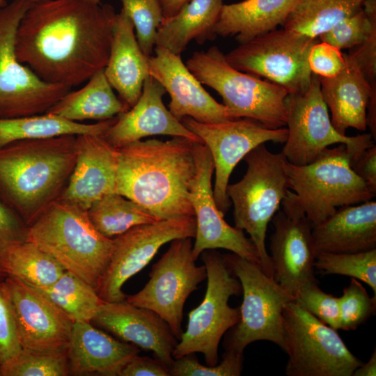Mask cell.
Listing matches in <instances>:
<instances>
[{
    "label": "cell",
    "mask_w": 376,
    "mask_h": 376,
    "mask_svg": "<svg viewBox=\"0 0 376 376\" xmlns=\"http://www.w3.org/2000/svg\"><path fill=\"white\" fill-rule=\"evenodd\" d=\"M116 14L87 0L33 3L17 31V58L45 82L83 84L107 65Z\"/></svg>",
    "instance_id": "obj_1"
},
{
    "label": "cell",
    "mask_w": 376,
    "mask_h": 376,
    "mask_svg": "<svg viewBox=\"0 0 376 376\" xmlns=\"http://www.w3.org/2000/svg\"><path fill=\"white\" fill-rule=\"evenodd\" d=\"M173 136L136 141L118 149L116 192L159 220L194 216L189 188L196 173L194 143Z\"/></svg>",
    "instance_id": "obj_2"
},
{
    "label": "cell",
    "mask_w": 376,
    "mask_h": 376,
    "mask_svg": "<svg viewBox=\"0 0 376 376\" xmlns=\"http://www.w3.org/2000/svg\"><path fill=\"white\" fill-rule=\"evenodd\" d=\"M75 160L76 135L0 147V201L30 226L61 196Z\"/></svg>",
    "instance_id": "obj_3"
},
{
    "label": "cell",
    "mask_w": 376,
    "mask_h": 376,
    "mask_svg": "<svg viewBox=\"0 0 376 376\" xmlns=\"http://www.w3.org/2000/svg\"><path fill=\"white\" fill-rule=\"evenodd\" d=\"M26 241L53 256L95 290L109 263L113 239L99 233L87 210L58 198L30 226Z\"/></svg>",
    "instance_id": "obj_4"
},
{
    "label": "cell",
    "mask_w": 376,
    "mask_h": 376,
    "mask_svg": "<svg viewBox=\"0 0 376 376\" xmlns=\"http://www.w3.org/2000/svg\"><path fill=\"white\" fill-rule=\"evenodd\" d=\"M244 159L246 172L236 183L228 184L226 194L233 205L235 227L245 230L254 244L263 271L274 278L271 258L265 246L267 225L290 190L286 159L273 153L265 143L250 151Z\"/></svg>",
    "instance_id": "obj_5"
},
{
    "label": "cell",
    "mask_w": 376,
    "mask_h": 376,
    "mask_svg": "<svg viewBox=\"0 0 376 376\" xmlns=\"http://www.w3.org/2000/svg\"><path fill=\"white\" fill-rule=\"evenodd\" d=\"M185 64L222 97L230 119L249 118L269 129L285 127L288 93L283 87L235 69L217 46L194 52Z\"/></svg>",
    "instance_id": "obj_6"
},
{
    "label": "cell",
    "mask_w": 376,
    "mask_h": 376,
    "mask_svg": "<svg viewBox=\"0 0 376 376\" xmlns=\"http://www.w3.org/2000/svg\"><path fill=\"white\" fill-rule=\"evenodd\" d=\"M361 154L340 143L336 148H327L308 164L296 166L286 162L290 189L297 195L312 227L325 221L341 206L358 204L375 196L352 169L351 164Z\"/></svg>",
    "instance_id": "obj_7"
},
{
    "label": "cell",
    "mask_w": 376,
    "mask_h": 376,
    "mask_svg": "<svg viewBox=\"0 0 376 376\" xmlns=\"http://www.w3.org/2000/svg\"><path fill=\"white\" fill-rule=\"evenodd\" d=\"M223 255L243 293L240 320L225 336V350L244 353L248 345L258 340L270 341L283 350L282 313L294 298L258 263L233 253Z\"/></svg>",
    "instance_id": "obj_8"
},
{
    "label": "cell",
    "mask_w": 376,
    "mask_h": 376,
    "mask_svg": "<svg viewBox=\"0 0 376 376\" xmlns=\"http://www.w3.org/2000/svg\"><path fill=\"white\" fill-rule=\"evenodd\" d=\"M207 285L201 303L189 313L186 331L182 332L173 352V359L201 352L207 366L219 362L218 348L222 336L240 317V307L228 304L231 296L242 292L239 279L232 272L224 255L215 249L202 252Z\"/></svg>",
    "instance_id": "obj_9"
},
{
    "label": "cell",
    "mask_w": 376,
    "mask_h": 376,
    "mask_svg": "<svg viewBox=\"0 0 376 376\" xmlns=\"http://www.w3.org/2000/svg\"><path fill=\"white\" fill-rule=\"evenodd\" d=\"M282 320L288 376H352L363 363L336 329L294 300L284 307Z\"/></svg>",
    "instance_id": "obj_10"
},
{
    "label": "cell",
    "mask_w": 376,
    "mask_h": 376,
    "mask_svg": "<svg viewBox=\"0 0 376 376\" xmlns=\"http://www.w3.org/2000/svg\"><path fill=\"white\" fill-rule=\"evenodd\" d=\"M32 3L13 0L0 8V118L45 113L71 91L44 81L17 58V31Z\"/></svg>",
    "instance_id": "obj_11"
},
{
    "label": "cell",
    "mask_w": 376,
    "mask_h": 376,
    "mask_svg": "<svg viewBox=\"0 0 376 376\" xmlns=\"http://www.w3.org/2000/svg\"><path fill=\"white\" fill-rule=\"evenodd\" d=\"M318 42L281 28L258 36L225 54L235 69L285 88L288 94L305 91L311 81L308 56Z\"/></svg>",
    "instance_id": "obj_12"
},
{
    "label": "cell",
    "mask_w": 376,
    "mask_h": 376,
    "mask_svg": "<svg viewBox=\"0 0 376 376\" xmlns=\"http://www.w3.org/2000/svg\"><path fill=\"white\" fill-rule=\"evenodd\" d=\"M285 104L288 137L281 152L291 164H308L335 143L345 144L359 154L375 144L370 133L348 136L335 130L321 95L320 77L313 73L308 88L288 94Z\"/></svg>",
    "instance_id": "obj_13"
},
{
    "label": "cell",
    "mask_w": 376,
    "mask_h": 376,
    "mask_svg": "<svg viewBox=\"0 0 376 376\" xmlns=\"http://www.w3.org/2000/svg\"><path fill=\"white\" fill-rule=\"evenodd\" d=\"M191 238L171 241L168 250L152 267L150 279L137 293L126 297L130 303L157 313L178 340L182 334L185 303L198 284L207 279L204 265L197 266Z\"/></svg>",
    "instance_id": "obj_14"
},
{
    "label": "cell",
    "mask_w": 376,
    "mask_h": 376,
    "mask_svg": "<svg viewBox=\"0 0 376 376\" xmlns=\"http://www.w3.org/2000/svg\"><path fill=\"white\" fill-rule=\"evenodd\" d=\"M194 216L180 217L132 227L113 239L109 263L96 290L104 302L126 299L125 283L144 268L164 244L195 237Z\"/></svg>",
    "instance_id": "obj_15"
},
{
    "label": "cell",
    "mask_w": 376,
    "mask_h": 376,
    "mask_svg": "<svg viewBox=\"0 0 376 376\" xmlns=\"http://www.w3.org/2000/svg\"><path fill=\"white\" fill-rule=\"evenodd\" d=\"M181 122L210 152L215 173L214 198L224 215L231 205L226 189L236 165L258 146L267 141L284 143L288 137L285 127L269 129L245 118L205 123L185 117Z\"/></svg>",
    "instance_id": "obj_16"
},
{
    "label": "cell",
    "mask_w": 376,
    "mask_h": 376,
    "mask_svg": "<svg viewBox=\"0 0 376 376\" xmlns=\"http://www.w3.org/2000/svg\"><path fill=\"white\" fill-rule=\"evenodd\" d=\"M272 221L271 262L274 279L294 299L304 285L317 281L314 263L317 252L312 226L297 195L289 190Z\"/></svg>",
    "instance_id": "obj_17"
},
{
    "label": "cell",
    "mask_w": 376,
    "mask_h": 376,
    "mask_svg": "<svg viewBox=\"0 0 376 376\" xmlns=\"http://www.w3.org/2000/svg\"><path fill=\"white\" fill-rule=\"evenodd\" d=\"M194 153L196 173L189 188V199L196 222L192 248L194 259L205 250L224 249L260 265L251 239L245 236L244 230L228 224L217 206L212 187L214 163L209 149L204 143L195 142Z\"/></svg>",
    "instance_id": "obj_18"
},
{
    "label": "cell",
    "mask_w": 376,
    "mask_h": 376,
    "mask_svg": "<svg viewBox=\"0 0 376 376\" xmlns=\"http://www.w3.org/2000/svg\"><path fill=\"white\" fill-rule=\"evenodd\" d=\"M22 348L56 351L68 348L73 322L36 288L22 280L5 279Z\"/></svg>",
    "instance_id": "obj_19"
},
{
    "label": "cell",
    "mask_w": 376,
    "mask_h": 376,
    "mask_svg": "<svg viewBox=\"0 0 376 376\" xmlns=\"http://www.w3.org/2000/svg\"><path fill=\"white\" fill-rule=\"evenodd\" d=\"M148 58L149 75L156 79L170 96V112L179 120L185 117L205 123L230 119L225 106L216 101L188 69L180 55L155 47Z\"/></svg>",
    "instance_id": "obj_20"
},
{
    "label": "cell",
    "mask_w": 376,
    "mask_h": 376,
    "mask_svg": "<svg viewBox=\"0 0 376 376\" xmlns=\"http://www.w3.org/2000/svg\"><path fill=\"white\" fill-rule=\"evenodd\" d=\"M120 338L153 353L168 368L178 340L169 325L155 311L136 306L126 299L104 302L91 323Z\"/></svg>",
    "instance_id": "obj_21"
},
{
    "label": "cell",
    "mask_w": 376,
    "mask_h": 376,
    "mask_svg": "<svg viewBox=\"0 0 376 376\" xmlns=\"http://www.w3.org/2000/svg\"><path fill=\"white\" fill-rule=\"evenodd\" d=\"M118 149L103 135H76V160L59 198L88 210L103 196L116 192Z\"/></svg>",
    "instance_id": "obj_22"
},
{
    "label": "cell",
    "mask_w": 376,
    "mask_h": 376,
    "mask_svg": "<svg viewBox=\"0 0 376 376\" xmlns=\"http://www.w3.org/2000/svg\"><path fill=\"white\" fill-rule=\"evenodd\" d=\"M165 93L164 88L149 75L135 104L118 115L103 135L107 142L119 148L149 136L169 135L203 143L166 108L162 100Z\"/></svg>",
    "instance_id": "obj_23"
},
{
    "label": "cell",
    "mask_w": 376,
    "mask_h": 376,
    "mask_svg": "<svg viewBox=\"0 0 376 376\" xmlns=\"http://www.w3.org/2000/svg\"><path fill=\"white\" fill-rule=\"evenodd\" d=\"M67 351L70 375L78 376H119L139 353L137 346L116 340L86 322L73 323Z\"/></svg>",
    "instance_id": "obj_24"
},
{
    "label": "cell",
    "mask_w": 376,
    "mask_h": 376,
    "mask_svg": "<svg viewBox=\"0 0 376 376\" xmlns=\"http://www.w3.org/2000/svg\"><path fill=\"white\" fill-rule=\"evenodd\" d=\"M317 254L357 253L376 249V202L341 206L312 227Z\"/></svg>",
    "instance_id": "obj_25"
},
{
    "label": "cell",
    "mask_w": 376,
    "mask_h": 376,
    "mask_svg": "<svg viewBox=\"0 0 376 376\" xmlns=\"http://www.w3.org/2000/svg\"><path fill=\"white\" fill-rule=\"evenodd\" d=\"M148 58L139 45L131 19L121 9L113 20L110 53L104 72L129 108L137 102L149 76Z\"/></svg>",
    "instance_id": "obj_26"
},
{
    "label": "cell",
    "mask_w": 376,
    "mask_h": 376,
    "mask_svg": "<svg viewBox=\"0 0 376 376\" xmlns=\"http://www.w3.org/2000/svg\"><path fill=\"white\" fill-rule=\"evenodd\" d=\"M345 64L336 76L320 77L321 95L331 111L335 130L346 135L348 128L366 131V109L370 97L376 95L365 76L350 56L344 54Z\"/></svg>",
    "instance_id": "obj_27"
},
{
    "label": "cell",
    "mask_w": 376,
    "mask_h": 376,
    "mask_svg": "<svg viewBox=\"0 0 376 376\" xmlns=\"http://www.w3.org/2000/svg\"><path fill=\"white\" fill-rule=\"evenodd\" d=\"M297 0H244L224 4L215 26L217 36L235 37L239 44L276 29Z\"/></svg>",
    "instance_id": "obj_28"
},
{
    "label": "cell",
    "mask_w": 376,
    "mask_h": 376,
    "mask_svg": "<svg viewBox=\"0 0 376 376\" xmlns=\"http://www.w3.org/2000/svg\"><path fill=\"white\" fill-rule=\"evenodd\" d=\"M223 0H189L173 16L163 19L155 47L180 55L193 40L198 44L214 40Z\"/></svg>",
    "instance_id": "obj_29"
},
{
    "label": "cell",
    "mask_w": 376,
    "mask_h": 376,
    "mask_svg": "<svg viewBox=\"0 0 376 376\" xmlns=\"http://www.w3.org/2000/svg\"><path fill=\"white\" fill-rule=\"evenodd\" d=\"M129 109L114 93L103 69L95 73L84 87L66 93L46 113L81 123L108 120Z\"/></svg>",
    "instance_id": "obj_30"
},
{
    "label": "cell",
    "mask_w": 376,
    "mask_h": 376,
    "mask_svg": "<svg viewBox=\"0 0 376 376\" xmlns=\"http://www.w3.org/2000/svg\"><path fill=\"white\" fill-rule=\"evenodd\" d=\"M116 118L117 116L93 124L72 122L48 113L0 118V147L17 141L61 135H104Z\"/></svg>",
    "instance_id": "obj_31"
},
{
    "label": "cell",
    "mask_w": 376,
    "mask_h": 376,
    "mask_svg": "<svg viewBox=\"0 0 376 376\" xmlns=\"http://www.w3.org/2000/svg\"><path fill=\"white\" fill-rule=\"evenodd\" d=\"M367 0H297L282 28L318 38L342 19L363 8Z\"/></svg>",
    "instance_id": "obj_32"
},
{
    "label": "cell",
    "mask_w": 376,
    "mask_h": 376,
    "mask_svg": "<svg viewBox=\"0 0 376 376\" xmlns=\"http://www.w3.org/2000/svg\"><path fill=\"white\" fill-rule=\"evenodd\" d=\"M2 267L6 276L17 278L36 288L51 285L65 271L53 256L28 241L8 250Z\"/></svg>",
    "instance_id": "obj_33"
},
{
    "label": "cell",
    "mask_w": 376,
    "mask_h": 376,
    "mask_svg": "<svg viewBox=\"0 0 376 376\" xmlns=\"http://www.w3.org/2000/svg\"><path fill=\"white\" fill-rule=\"evenodd\" d=\"M87 212L95 229L109 238L134 226L160 221L140 205L116 192L107 194L93 203Z\"/></svg>",
    "instance_id": "obj_34"
},
{
    "label": "cell",
    "mask_w": 376,
    "mask_h": 376,
    "mask_svg": "<svg viewBox=\"0 0 376 376\" xmlns=\"http://www.w3.org/2000/svg\"><path fill=\"white\" fill-rule=\"evenodd\" d=\"M36 289L54 303L73 323L91 322L100 306L104 302L92 286L68 271H65L51 285Z\"/></svg>",
    "instance_id": "obj_35"
},
{
    "label": "cell",
    "mask_w": 376,
    "mask_h": 376,
    "mask_svg": "<svg viewBox=\"0 0 376 376\" xmlns=\"http://www.w3.org/2000/svg\"><path fill=\"white\" fill-rule=\"evenodd\" d=\"M67 349L42 351L22 348L15 357L1 366L0 376L70 375Z\"/></svg>",
    "instance_id": "obj_36"
},
{
    "label": "cell",
    "mask_w": 376,
    "mask_h": 376,
    "mask_svg": "<svg viewBox=\"0 0 376 376\" xmlns=\"http://www.w3.org/2000/svg\"><path fill=\"white\" fill-rule=\"evenodd\" d=\"M314 267L324 274L350 276L368 284L376 295V249L357 253L321 252Z\"/></svg>",
    "instance_id": "obj_37"
},
{
    "label": "cell",
    "mask_w": 376,
    "mask_h": 376,
    "mask_svg": "<svg viewBox=\"0 0 376 376\" xmlns=\"http://www.w3.org/2000/svg\"><path fill=\"white\" fill-rule=\"evenodd\" d=\"M376 26V0H367L363 8L342 19L318 38L340 50L363 43Z\"/></svg>",
    "instance_id": "obj_38"
},
{
    "label": "cell",
    "mask_w": 376,
    "mask_h": 376,
    "mask_svg": "<svg viewBox=\"0 0 376 376\" xmlns=\"http://www.w3.org/2000/svg\"><path fill=\"white\" fill-rule=\"evenodd\" d=\"M122 10L131 19L139 45L150 57L155 49L157 29L163 19L159 0H120Z\"/></svg>",
    "instance_id": "obj_39"
},
{
    "label": "cell",
    "mask_w": 376,
    "mask_h": 376,
    "mask_svg": "<svg viewBox=\"0 0 376 376\" xmlns=\"http://www.w3.org/2000/svg\"><path fill=\"white\" fill-rule=\"evenodd\" d=\"M338 301L340 329L354 330L375 312L376 295L370 297L366 288L354 278L344 288Z\"/></svg>",
    "instance_id": "obj_40"
},
{
    "label": "cell",
    "mask_w": 376,
    "mask_h": 376,
    "mask_svg": "<svg viewBox=\"0 0 376 376\" xmlns=\"http://www.w3.org/2000/svg\"><path fill=\"white\" fill-rule=\"evenodd\" d=\"M243 361V353L225 350L222 361L209 366L200 363L195 353H191L174 359L169 372L170 376H240Z\"/></svg>",
    "instance_id": "obj_41"
},
{
    "label": "cell",
    "mask_w": 376,
    "mask_h": 376,
    "mask_svg": "<svg viewBox=\"0 0 376 376\" xmlns=\"http://www.w3.org/2000/svg\"><path fill=\"white\" fill-rule=\"evenodd\" d=\"M294 301L324 324L336 330L340 329L338 297L322 291L317 281L301 288Z\"/></svg>",
    "instance_id": "obj_42"
},
{
    "label": "cell",
    "mask_w": 376,
    "mask_h": 376,
    "mask_svg": "<svg viewBox=\"0 0 376 376\" xmlns=\"http://www.w3.org/2000/svg\"><path fill=\"white\" fill-rule=\"evenodd\" d=\"M22 349L7 285L0 280V368Z\"/></svg>",
    "instance_id": "obj_43"
},
{
    "label": "cell",
    "mask_w": 376,
    "mask_h": 376,
    "mask_svg": "<svg viewBox=\"0 0 376 376\" xmlns=\"http://www.w3.org/2000/svg\"><path fill=\"white\" fill-rule=\"evenodd\" d=\"M28 226L0 201V280L7 277L2 260L13 245L26 241Z\"/></svg>",
    "instance_id": "obj_44"
},
{
    "label": "cell",
    "mask_w": 376,
    "mask_h": 376,
    "mask_svg": "<svg viewBox=\"0 0 376 376\" xmlns=\"http://www.w3.org/2000/svg\"><path fill=\"white\" fill-rule=\"evenodd\" d=\"M308 64L312 73L329 78L343 69L345 58L339 49L324 42H318L311 49Z\"/></svg>",
    "instance_id": "obj_45"
},
{
    "label": "cell",
    "mask_w": 376,
    "mask_h": 376,
    "mask_svg": "<svg viewBox=\"0 0 376 376\" xmlns=\"http://www.w3.org/2000/svg\"><path fill=\"white\" fill-rule=\"evenodd\" d=\"M355 61L372 88L376 89V26L367 39L347 54Z\"/></svg>",
    "instance_id": "obj_46"
},
{
    "label": "cell",
    "mask_w": 376,
    "mask_h": 376,
    "mask_svg": "<svg viewBox=\"0 0 376 376\" xmlns=\"http://www.w3.org/2000/svg\"><path fill=\"white\" fill-rule=\"evenodd\" d=\"M119 376H170L169 368L157 359L133 357L123 367Z\"/></svg>",
    "instance_id": "obj_47"
},
{
    "label": "cell",
    "mask_w": 376,
    "mask_h": 376,
    "mask_svg": "<svg viewBox=\"0 0 376 376\" xmlns=\"http://www.w3.org/2000/svg\"><path fill=\"white\" fill-rule=\"evenodd\" d=\"M352 170L376 194V146L365 150L351 164Z\"/></svg>",
    "instance_id": "obj_48"
},
{
    "label": "cell",
    "mask_w": 376,
    "mask_h": 376,
    "mask_svg": "<svg viewBox=\"0 0 376 376\" xmlns=\"http://www.w3.org/2000/svg\"><path fill=\"white\" fill-rule=\"evenodd\" d=\"M189 0H159L163 13V19L175 15L180 8Z\"/></svg>",
    "instance_id": "obj_49"
},
{
    "label": "cell",
    "mask_w": 376,
    "mask_h": 376,
    "mask_svg": "<svg viewBox=\"0 0 376 376\" xmlns=\"http://www.w3.org/2000/svg\"><path fill=\"white\" fill-rule=\"evenodd\" d=\"M376 375V351L372 353L368 362L362 363L353 373L352 376H375Z\"/></svg>",
    "instance_id": "obj_50"
},
{
    "label": "cell",
    "mask_w": 376,
    "mask_h": 376,
    "mask_svg": "<svg viewBox=\"0 0 376 376\" xmlns=\"http://www.w3.org/2000/svg\"><path fill=\"white\" fill-rule=\"evenodd\" d=\"M6 0H0V8L6 4Z\"/></svg>",
    "instance_id": "obj_51"
},
{
    "label": "cell",
    "mask_w": 376,
    "mask_h": 376,
    "mask_svg": "<svg viewBox=\"0 0 376 376\" xmlns=\"http://www.w3.org/2000/svg\"><path fill=\"white\" fill-rule=\"evenodd\" d=\"M87 1L93 2V3H100V0H87Z\"/></svg>",
    "instance_id": "obj_52"
},
{
    "label": "cell",
    "mask_w": 376,
    "mask_h": 376,
    "mask_svg": "<svg viewBox=\"0 0 376 376\" xmlns=\"http://www.w3.org/2000/svg\"><path fill=\"white\" fill-rule=\"evenodd\" d=\"M32 3H36L44 0H30Z\"/></svg>",
    "instance_id": "obj_53"
}]
</instances>
